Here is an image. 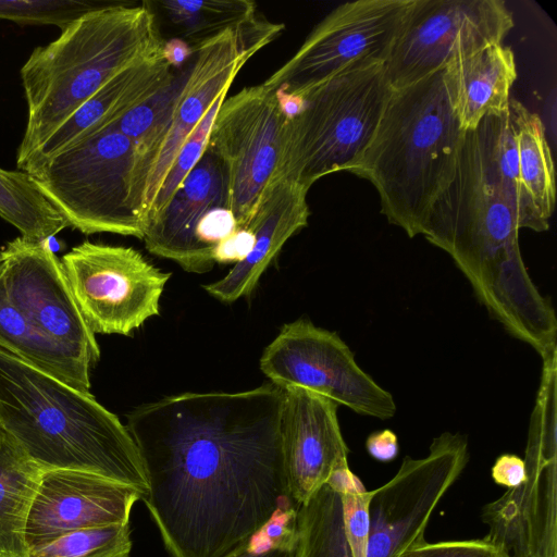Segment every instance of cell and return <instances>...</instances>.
Wrapping results in <instances>:
<instances>
[{"label":"cell","mask_w":557,"mask_h":557,"mask_svg":"<svg viewBox=\"0 0 557 557\" xmlns=\"http://www.w3.org/2000/svg\"><path fill=\"white\" fill-rule=\"evenodd\" d=\"M283 399L284 389L268 382L170 396L126 416L149 485L143 500L171 557H225L295 506L282 454Z\"/></svg>","instance_id":"obj_1"},{"label":"cell","mask_w":557,"mask_h":557,"mask_svg":"<svg viewBox=\"0 0 557 557\" xmlns=\"http://www.w3.org/2000/svg\"><path fill=\"white\" fill-rule=\"evenodd\" d=\"M520 228L478 131L466 132L454 176L420 235L449 255L488 314L545 360L556 352L557 320L529 275Z\"/></svg>","instance_id":"obj_2"},{"label":"cell","mask_w":557,"mask_h":557,"mask_svg":"<svg viewBox=\"0 0 557 557\" xmlns=\"http://www.w3.org/2000/svg\"><path fill=\"white\" fill-rule=\"evenodd\" d=\"M0 425L41 469L92 472L148 495L126 425L89 392L0 348Z\"/></svg>","instance_id":"obj_3"},{"label":"cell","mask_w":557,"mask_h":557,"mask_svg":"<svg viewBox=\"0 0 557 557\" xmlns=\"http://www.w3.org/2000/svg\"><path fill=\"white\" fill-rule=\"evenodd\" d=\"M466 132L450 96L446 66L393 88L355 175L376 188L381 212L409 237L421 234L451 181Z\"/></svg>","instance_id":"obj_4"},{"label":"cell","mask_w":557,"mask_h":557,"mask_svg":"<svg viewBox=\"0 0 557 557\" xmlns=\"http://www.w3.org/2000/svg\"><path fill=\"white\" fill-rule=\"evenodd\" d=\"M163 44L147 2H111L67 25L55 40L35 48L20 71L28 115L17 169L104 84L162 51Z\"/></svg>","instance_id":"obj_5"},{"label":"cell","mask_w":557,"mask_h":557,"mask_svg":"<svg viewBox=\"0 0 557 557\" xmlns=\"http://www.w3.org/2000/svg\"><path fill=\"white\" fill-rule=\"evenodd\" d=\"M384 63L349 66L307 91L301 112L286 120L278 177L310 188L352 171L370 145L392 92Z\"/></svg>","instance_id":"obj_6"},{"label":"cell","mask_w":557,"mask_h":557,"mask_svg":"<svg viewBox=\"0 0 557 557\" xmlns=\"http://www.w3.org/2000/svg\"><path fill=\"white\" fill-rule=\"evenodd\" d=\"M137 153L115 126L94 134L28 169L47 199L83 234L143 238L145 213L136 195Z\"/></svg>","instance_id":"obj_7"},{"label":"cell","mask_w":557,"mask_h":557,"mask_svg":"<svg viewBox=\"0 0 557 557\" xmlns=\"http://www.w3.org/2000/svg\"><path fill=\"white\" fill-rule=\"evenodd\" d=\"M285 124L276 91L262 83L225 98L216 112L207 148L223 165L228 207L239 228H248L280 176Z\"/></svg>","instance_id":"obj_8"},{"label":"cell","mask_w":557,"mask_h":557,"mask_svg":"<svg viewBox=\"0 0 557 557\" xmlns=\"http://www.w3.org/2000/svg\"><path fill=\"white\" fill-rule=\"evenodd\" d=\"M2 255L11 301L70 368L78 388L89 392L90 369L100 349L75 302L61 260L45 242L22 236L9 242Z\"/></svg>","instance_id":"obj_9"},{"label":"cell","mask_w":557,"mask_h":557,"mask_svg":"<svg viewBox=\"0 0 557 557\" xmlns=\"http://www.w3.org/2000/svg\"><path fill=\"white\" fill-rule=\"evenodd\" d=\"M260 369L283 389H308L362 416L386 420L396 413L393 395L358 366L337 333L308 319L282 326L263 350Z\"/></svg>","instance_id":"obj_10"},{"label":"cell","mask_w":557,"mask_h":557,"mask_svg":"<svg viewBox=\"0 0 557 557\" xmlns=\"http://www.w3.org/2000/svg\"><path fill=\"white\" fill-rule=\"evenodd\" d=\"M413 0H357L329 13L262 84L301 97L338 72L386 62Z\"/></svg>","instance_id":"obj_11"},{"label":"cell","mask_w":557,"mask_h":557,"mask_svg":"<svg viewBox=\"0 0 557 557\" xmlns=\"http://www.w3.org/2000/svg\"><path fill=\"white\" fill-rule=\"evenodd\" d=\"M61 263L75 302L94 334L129 335L159 314L171 273L156 268L131 247L88 240Z\"/></svg>","instance_id":"obj_12"},{"label":"cell","mask_w":557,"mask_h":557,"mask_svg":"<svg viewBox=\"0 0 557 557\" xmlns=\"http://www.w3.org/2000/svg\"><path fill=\"white\" fill-rule=\"evenodd\" d=\"M513 25L502 0H413L385 62L387 81L399 88L503 44Z\"/></svg>","instance_id":"obj_13"},{"label":"cell","mask_w":557,"mask_h":557,"mask_svg":"<svg viewBox=\"0 0 557 557\" xmlns=\"http://www.w3.org/2000/svg\"><path fill=\"white\" fill-rule=\"evenodd\" d=\"M468 460L467 436L451 432L435 437L428 456H406L388 482L370 491L367 557H399L424 542L433 510Z\"/></svg>","instance_id":"obj_14"},{"label":"cell","mask_w":557,"mask_h":557,"mask_svg":"<svg viewBox=\"0 0 557 557\" xmlns=\"http://www.w3.org/2000/svg\"><path fill=\"white\" fill-rule=\"evenodd\" d=\"M138 500L135 488L92 472L42 469L26 521L28 549L76 530L129 523Z\"/></svg>","instance_id":"obj_15"},{"label":"cell","mask_w":557,"mask_h":557,"mask_svg":"<svg viewBox=\"0 0 557 557\" xmlns=\"http://www.w3.org/2000/svg\"><path fill=\"white\" fill-rule=\"evenodd\" d=\"M338 405L314 392L284 389L281 442L289 499L304 504L339 468L349 448L337 417Z\"/></svg>","instance_id":"obj_16"},{"label":"cell","mask_w":557,"mask_h":557,"mask_svg":"<svg viewBox=\"0 0 557 557\" xmlns=\"http://www.w3.org/2000/svg\"><path fill=\"white\" fill-rule=\"evenodd\" d=\"M267 44L246 24L226 29L197 45L180 91L172 125L146 194V219L150 207L185 140L201 122L211 104L227 92L244 64Z\"/></svg>","instance_id":"obj_17"},{"label":"cell","mask_w":557,"mask_h":557,"mask_svg":"<svg viewBox=\"0 0 557 557\" xmlns=\"http://www.w3.org/2000/svg\"><path fill=\"white\" fill-rule=\"evenodd\" d=\"M367 491L349 466L297 508L295 557H367Z\"/></svg>","instance_id":"obj_18"},{"label":"cell","mask_w":557,"mask_h":557,"mask_svg":"<svg viewBox=\"0 0 557 557\" xmlns=\"http://www.w3.org/2000/svg\"><path fill=\"white\" fill-rule=\"evenodd\" d=\"M219 207L230 209L225 172L207 148L166 205L148 220L141 240L151 253L199 274L196 231L206 214Z\"/></svg>","instance_id":"obj_19"},{"label":"cell","mask_w":557,"mask_h":557,"mask_svg":"<svg viewBox=\"0 0 557 557\" xmlns=\"http://www.w3.org/2000/svg\"><path fill=\"white\" fill-rule=\"evenodd\" d=\"M556 360L543 374L525 449L522 484L529 523L530 557H557Z\"/></svg>","instance_id":"obj_20"},{"label":"cell","mask_w":557,"mask_h":557,"mask_svg":"<svg viewBox=\"0 0 557 557\" xmlns=\"http://www.w3.org/2000/svg\"><path fill=\"white\" fill-rule=\"evenodd\" d=\"M174 77L162 51L129 65L84 102L18 170L26 172L63 149L110 127Z\"/></svg>","instance_id":"obj_21"},{"label":"cell","mask_w":557,"mask_h":557,"mask_svg":"<svg viewBox=\"0 0 557 557\" xmlns=\"http://www.w3.org/2000/svg\"><path fill=\"white\" fill-rule=\"evenodd\" d=\"M308 191L309 188L289 178H276L248 226L255 235L251 250L224 277L206 285L207 293L223 302L251 294L284 244L308 224Z\"/></svg>","instance_id":"obj_22"},{"label":"cell","mask_w":557,"mask_h":557,"mask_svg":"<svg viewBox=\"0 0 557 557\" xmlns=\"http://www.w3.org/2000/svg\"><path fill=\"white\" fill-rule=\"evenodd\" d=\"M446 76L461 129L473 131L485 116L508 111L517 78L513 51L504 44L487 46L450 61Z\"/></svg>","instance_id":"obj_23"},{"label":"cell","mask_w":557,"mask_h":557,"mask_svg":"<svg viewBox=\"0 0 557 557\" xmlns=\"http://www.w3.org/2000/svg\"><path fill=\"white\" fill-rule=\"evenodd\" d=\"M41 471L0 425V557H29L25 529Z\"/></svg>","instance_id":"obj_24"},{"label":"cell","mask_w":557,"mask_h":557,"mask_svg":"<svg viewBox=\"0 0 557 557\" xmlns=\"http://www.w3.org/2000/svg\"><path fill=\"white\" fill-rule=\"evenodd\" d=\"M187 73L188 69L178 76L175 75L169 85L133 108L115 123L116 128L136 149V195L145 219L147 187L170 133L176 101Z\"/></svg>","instance_id":"obj_25"},{"label":"cell","mask_w":557,"mask_h":557,"mask_svg":"<svg viewBox=\"0 0 557 557\" xmlns=\"http://www.w3.org/2000/svg\"><path fill=\"white\" fill-rule=\"evenodd\" d=\"M509 116L521 181L540 215L549 222L555 209L556 182L544 124L537 113L531 112L516 99L509 101Z\"/></svg>","instance_id":"obj_26"},{"label":"cell","mask_w":557,"mask_h":557,"mask_svg":"<svg viewBox=\"0 0 557 557\" xmlns=\"http://www.w3.org/2000/svg\"><path fill=\"white\" fill-rule=\"evenodd\" d=\"M488 162L513 208L520 227L535 232L549 228L536 210L521 181L518 153L509 109L485 116L476 126Z\"/></svg>","instance_id":"obj_27"},{"label":"cell","mask_w":557,"mask_h":557,"mask_svg":"<svg viewBox=\"0 0 557 557\" xmlns=\"http://www.w3.org/2000/svg\"><path fill=\"white\" fill-rule=\"evenodd\" d=\"M0 218L17 228L22 237L45 242L69 226L34 178L23 171L0 169Z\"/></svg>","instance_id":"obj_28"},{"label":"cell","mask_w":557,"mask_h":557,"mask_svg":"<svg viewBox=\"0 0 557 557\" xmlns=\"http://www.w3.org/2000/svg\"><path fill=\"white\" fill-rule=\"evenodd\" d=\"M2 259L0 260V348L79 389L70 368L11 301L4 284Z\"/></svg>","instance_id":"obj_29"},{"label":"cell","mask_w":557,"mask_h":557,"mask_svg":"<svg viewBox=\"0 0 557 557\" xmlns=\"http://www.w3.org/2000/svg\"><path fill=\"white\" fill-rule=\"evenodd\" d=\"M170 20L193 44L226 29H235L257 15L256 3L249 0H166L158 3Z\"/></svg>","instance_id":"obj_30"},{"label":"cell","mask_w":557,"mask_h":557,"mask_svg":"<svg viewBox=\"0 0 557 557\" xmlns=\"http://www.w3.org/2000/svg\"><path fill=\"white\" fill-rule=\"evenodd\" d=\"M129 523H114L65 533L29 550V557H128Z\"/></svg>","instance_id":"obj_31"},{"label":"cell","mask_w":557,"mask_h":557,"mask_svg":"<svg viewBox=\"0 0 557 557\" xmlns=\"http://www.w3.org/2000/svg\"><path fill=\"white\" fill-rule=\"evenodd\" d=\"M482 520L488 527L484 537L511 557H530V536L522 484L486 504Z\"/></svg>","instance_id":"obj_32"},{"label":"cell","mask_w":557,"mask_h":557,"mask_svg":"<svg viewBox=\"0 0 557 557\" xmlns=\"http://www.w3.org/2000/svg\"><path fill=\"white\" fill-rule=\"evenodd\" d=\"M111 2L91 0H0V20L20 25H54L61 30Z\"/></svg>","instance_id":"obj_33"},{"label":"cell","mask_w":557,"mask_h":557,"mask_svg":"<svg viewBox=\"0 0 557 557\" xmlns=\"http://www.w3.org/2000/svg\"><path fill=\"white\" fill-rule=\"evenodd\" d=\"M226 95L227 92H223L215 99L201 122L183 144L150 207L146 223L166 205L205 153L212 123Z\"/></svg>","instance_id":"obj_34"},{"label":"cell","mask_w":557,"mask_h":557,"mask_svg":"<svg viewBox=\"0 0 557 557\" xmlns=\"http://www.w3.org/2000/svg\"><path fill=\"white\" fill-rule=\"evenodd\" d=\"M296 521L277 513L245 544L225 557H295Z\"/></svg>","instance_id":"obj_35"},{"label":"cell","mask_w":557,"mask_h":557,"mask_svg":"<svg viewBox=\"0 0 557 557\" xmlns=\"http://www.w3.org/2000/svg\"><path fill=\"white\" fill-rule=\"evenodd\" d=\"M399 557H511L499 546L484 537L481 540H461L417 544Z\"/></svg>","instance_id":"obj_36"},{"label":"cell","mask_w":557,"mask_h":557,"mask_svg":"<svg viewBox=\"0 0 557 557\" xmlns=\"http://www.w3.org/2000/svg\"><path fill=\"white\" fill-rule=\"evenodd\" d=\"M492 478L507 488L520 486L527 481L524 460L513 454L500 455L492 467Z\"/></svg>","instance_id":"obj_37"},{"label":"cell","mask_w":557,"mask_h":557,"mask_svg":"<svg viewBox=\"0 0 557 557\" xmlns=\"http://www.w3.org/2000/svg\"><path fill=\"white\" fill-rule=\"evenodd\" d=\"M366 449L373 459L389 462L399 453L397 435L389 429L372 432L366 440Z\"/></svg>","instance_id":"obj_38"},{"label":"cell","mask_w":557,"mask_h":557,"mask_svg":"<svg viewBox=\"0 0 557 557\" xmlns=\"http://www.w3.org/2000/svg\"><path fill=\"white\" fill-rule=\"evenodd\" d=\"M193 48L185 40L173 38L163 44V57L171 67L181 66L191 54Z\"/></svg>","instance_id":"obj_39"},{"label":"cell","mask_w":557,"mask_h":557,"mask_svg":"<svg viewBox=\"0 0 557 557\" xmlns=\"http://www.w3.org/2000/svg\"><path fill=\"white\" fill-rule=\"evenodd\" d=\"M2 257H3V256H2V250H0V260L2 259Z\"/></svg>","instance_id":"obj_40"}]
</instances>
